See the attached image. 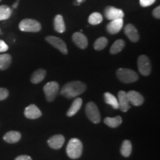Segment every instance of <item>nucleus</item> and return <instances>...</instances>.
<instances>
[{
	"mask_svg": "<svg viewBox=\"0 0 160 160\" xmlns=\"http://www.w3.org/2000/svg\"><path fill=\"white\" fill-rule=\"evenodd\" d=\"M85 91L86 85L85 83L80 81H74L65 84L60 91V93L68 99H72L83 93Z\"/></svg>",
	"mask_w": 160,
	"mask_h": 160,
	"instance_id": "1",
	"label": "nucleus"
},
{
	"mask_svg": "<svg viewBox=\"0 0 160 160\" xmlns=\"http://www.w3.org/2000/svg\"><path fill=\"white\" fill-rule=\"evenodd\" d=\"M83 145L82 142L77 138H72L70 139L67 148H66V152L68 157L71 159H76L81 157L82 153Z\"/></svg>",
	"mask_w": 160,
	"mask_h": 160,
	"instance_id": "2",
	"label": "nucleus"
},
{
	"mask_svg": "<svg viewBox=\"0 0 160 160\" xmlns=\"http://www.w3.org/2000/svg\"><path fill=\"white\" fill-rule=\"evenodd\" d=\"M117 76L120 82L123 83L135 82L139 79L138 74L135 71L128 68H119L117 71Z\"/></svg>",
	"mask_w": 160,
	"mask_h": 160,
	"instance_id": "3",
	"label": "nucleus"
},
{
	"mask_svg": "<svg viewBox=\"0 0 160 160\" xmlns=\"http://www.w3.org/2000/svg\"><path fill=\"white\" fill-rule=\"evenodd\" d=\"M19 28L23 32H33L37 33L41 31V25L39 22L32 19H25L20 22Z\"/></svg>",
	"mask_w": 160,
	"mask_h": 160,
	"instance_id": "4",
	"label": "nucleus"
},
{
	"mask_svg": "<svg viewBox=\"0 0 160 160\" xmlns=\"http://www.w3.org/2000/svg\"><path fill=\"white\" fill-rule=\"evenodd\" d=\"M85 113L88 118L92 122L98 124L101 121V115H100L99 111L97 105L93 102H89L86 105Z\"/></svg>",
	"mask_w": 160,
	"mask_h": 160,
	"instance_id": "5",
	"label": "nucleus"
},
{
	"mask_svg": "<svg viewBox=\"0 0 160 160\" xmlns=\"http://www.w3.org/2000/svg\"><path fill=\"white\" fill-rule=\"evenodd\" d=\"M59 89V84L57 82H50L46 84L43 88L46 99L50 102H53L57 97Z\"/></svg>",
	"mask_w": 160,
	"mask_h": 160,
	"instance_id": "6",
	"label": "nucleus"
},
{
	"mask_svg": "<svg viewBox=\"0 0 160 160\" xmlns=\"http://www.w3.org/2000/svg\"><path fill=\"white\" fill-rule=\"evenodd\" d=\"M138 69L142 76L147 77L151 72V64L149 58L145 55H141L138 58Z\"/></svg>",
	"mask_w": 160,
	"mask_h": 160,
	"instance_id": "7",
	"label": "nucleus"
},
{
	"mask_svg": "<svg viewBox=\"0 0 160 160\" xmlns=\"http://www.w3.org/2000/svg\"><path fill=\"white\" fill-rule=\"evenodd\" d=\"M46 41L49 44H51L52 46L56 48L59 50L63 54H67L68 53V49L67 45L65 42L62 39H59L57 37H53V36H48L46 37Z\"/></svg>",
	"mask_w": 160,
	"mask_h": 160,
	"instance_id": "8",
	"label": "nucleus"
},
{
	"mask_svg": "<svg viewBox=\"0 0 160 160\" xmlns=\"http://www.w3.org/2000/svg\"><path fill=\"white\" fill-rule=\"evenodd\" d=\"M105 16L106 19L110 21L117 19H122L124 17V12L122 10L118 9L113 6H108L105 10Z\"/></svg>",
	"mask_w": 160,
	"mask_h": 160,
	"instance_id": "9",
	"label": "nucleus"
},
{
	"mask_svg": "<svg viewBox=\"0 0 160 160\" xmlns=\"http://www.w3.org/2000/svg\"><path fill=\"white\" fill-rule=\"evenodd\" d=\"M118 102H119V108L122 112H126L131 108L130 102L128 98L127 93L124 91H120L118 93Z\"/></svg>",
	"mask_w": 160,
	"mask_h": 160,
	"instance_id": "10",
	"label": "nucleus"
},
{
	"mask_svg": "<svg viewBox=\"0 0 160 160\" xmlns=\"http://www.w3.org/2000/svg\"><path fill=\"white\" fill-rule=\"evenodd\" d=\"M24 114H25V117L28 118V119H36L41 117L42 113L41 111H40L37 105L32 104V105H30L27 108H25Z\"/></svg>",
	"mask_w": 160,
	"mask_h": 160,
	"instance_id": "11",
	"label": "nucleus"
},
{
	"mask_svg": "<svg viewBox=\"0 0 160 160\" xmlns=\"http://www.w3.org/2000/svg\"><path fill=\"white\" fill-rule=\"evenodd\" d=\"M72 39L78 48L81 49H85L88 47V42L87 37H85L83 33L81 32H76L72 36Z\"/></svg>",
	"mask_w": 160,
	"mask_h": 160,
	"instance_id": "12",
	"label": "nucleus"
},
{
	"mask_svg": "<svg viewBox=\"0 0 160 160\" xmlns=\"http://www.w3.org/2000/svg\"><path fill=\"white\" fill-rule=\"evenodd\" d=\"M123 27V19H117L111 20L107 25V31L111 34H116L121 31Z\"/></svg>",
	"mask_w": 160,
	"mask_h": 160,
	"instance_id": "13",
	"label": "nucleus"
},
{
	"mask_svg": "<svg viewBox=\"0 0 160 160\" xmlns=\"http://www.w3.org/2000/svg\"><path fill=\"white\" fill-rule=\"evenodd\" d=\"M130 103L134 106H140L144 102V97L141 93L136 91H130L127 93Z\"/></svg>",
	"mask_w": 160,
	"mask_h": 160,
	"instance_id": "14",
	"label": "nucleus"
},
{
	"mask_svg": "<svg viewBox=\"0 0 160 160\" xmlns=\"http://www.w3.org/2000/svg\"><path fill=\"white\" fill-rule=\"evenodd\" d=\"M65 143V137L62 135H55L48 140V144L51 148L58 150L62 147Z\"/></svg>",
	"mask_w": 160,
	"mask_h": 160,
	"instance_id": "15",
	"label": "nucleus"
},
{
	"mask_svg": "<svg viewBox=\"0 0 160 160\" xmlns=\"http://www.w3.org/2000/svg\"><path fill=\"white\" fill-rule=\"evenodd\" d=\"M125 33L133 42H137L139 39V35L137 28L132 24H128L125 28Z\"/></svg>",
	"mask_w": 160,
	"mask_h": 160,
	"instance_id": "16",
	"label": "nucleus"
},
{
	"mask_svg": "<svg viewBox=\"0 0 160 160\" xmlns=\"http://www.w3.org/2000/svg\"><path fill=\"white\" fill-rule=\"evenodd\" d=\"M21 137L22 135L19 131H11L7 132L5 134V136H4L3 139L6 142L13 144L18 142L21 139Z\"/></svg>",
	"mask_w": 160,
	"mask_h": 160,
	"instance_id": "17",
	"label": "nucleus"
},
{
	"mask_svg": "<svg viewBox=\"0 0 160 160\" xmlns=\"http://www.w3.org/2000/svg\"><path fill=\"white\" fill-rule=\"evenodd\" d=\"M82 104V99L81 98H77L73 102L71 106L67 112L68 117H73V116H74L79 111V109L81 108Z\"/></svg>",
	"mask_w": 160,
	"mask_h": 160,
	"instance_id": "18",
	"label": "nucleus"
},
{
	"mask_svg": "<svg viewBox=\"0 0 160 160\" xmlns=\"http://www.w3.org/2000/svg\"><path fill=\"white\" fill-rule=\"evenodd\" d=\"M46 76V71L44 69H38L33 73L31 76V82L33 84H38L42 82Z\"/></svg>",
	"mask_w": 160,
	"mask_h": 160,
	"instance_id": "19",
	"label": "nucleus"
},
{
	"mask_svg": "<svg viewBox=\"0 0 160 160\" xmlns=\"http://www.w3.org/2000/svg\"><path fill=\"white\" fill-rule=\"evenodd\" d=\"M54 29L58 33H62L65 31L66 28L62 16L57 15L54 18Z\"/></svg>",
	"mask_w": 160,
	"mask_h": 160,
	"instance_id": "20",
	"label": "nucleus"
},
{
	"mask_svg": "<svg viewBox=\"0 0 160 160\" xmlns=\"http://www.w3.org/2000/svg\"><path fill=\"white\" fill-rule=\"evenodd\" d=\"M12 62L11 56L8 53H4L0 55V70L5 71L11 65Z\"/></svg>",
	"mask_w": 160,
	"mask_h": 160,
	"instance_id": "21",
	"label": "nucleus"
},
{
	"mask_svg": "<svg viewBox=\"0 0 160 160\" xmlns=\"http://www.w3.org/2000/svg\"><path fill=\"white\" fill-rule=\"evenodd\" d=\"M104 122H105V125L108 126V127L115 128L119 127L121 125L122 122V117L120 116H117V117L113 118L106 117L104 119Z\"/></svg>",
	"mask_w": 160,
	"mask_h": 160,
	"instance_id": "22",
	"label": "nucleus"
},
{
	"mask_svg": "<svg viewBox=\"0 0 160 160\" xmlns=\"http://www.w3.org/2000/svg\"><path fill=\"white\" fill-rule=\"evenodd\" d=\"M104 98H105V102L108 105H111L113 107V108L114 109H119V102H118L117 98L115 97L114 95H113L111 93H105L104 94Z\"/></svg>",
	"mask_w": 160,
	"mask_h": 160,
	"instance_id": "23",
	"label": "nucleus"
},
{
	"mask_svg": "<svg viewBox=\"0 0 160 160\" xmlns=\"http://www.w3.org/2000/svg\"><path fill=\"white\" fill-rule=\"evenodd\" d=\"M125 45V41L122 39H118L111 46V49H110V53L111 54H117V53H119L120 51H122Z\"/></svg>",
	"mask_w": 160,
	"mask_h": 160,
	"instance_id": "24",
	"label": "nucleus"
},
{
	"mask_svg": "<svg viewBox=\"0 0 160 160\" xmlns=\"http://www.w3.org/2000/svg\"><path fill=\"white\" fill-rule=\"evenodd\" d=\"M132 152V144L129 140H125L122 144L121 153L123 157H129Z\"/></svg>",
	"mask_w": 160,
	"mask_h": 160,
	"instance_id": "25",
	"label": "nucleus"
},
{
	"mask_svg": "<svg viewBox=\"0 0 160 160\" xmlns=\"http://www.w3.org/2000/svg\"><path fill=\"white\" fill-rule=\"evenodd\" d=\"M12 14V9L8 5L0 6V21L9 19Z\"/></svg>",
	"mask_w": 160,
	"mask_h": 160,
	"instance_id": "26",
	"label": "nucleus"
},
{
	"mask_svg": "<svg viewBox=\"0 0 160 160\" xmlns=\"http://www.w3.org/2000/svg\"><path fill=\"white\" fill-rule=\"evenodd\" d=\"M102 19L103 17L101 13H98V12H94L89 16L88 22L92 25H97L101 23L102 22Z\"/></svg>",
	"mask_w": 160,
	"mask_h": 160,
	"instance_id": "27",
	"label": "nucleus"
},
{
	"mask_svg": "<svg viewBox=\"0 0 160 160\" xmlns=\"http://www.w3.org/2000/svg\"><path fill=\"white\" fill-rule=\"evenodd\" d=\"M108 43V41L105 37H99L95 41L93 47L97 51H102L107 46Z\"/></svg>",
	"mask_w": 160,
	"mask_h": 160,
	"instance_id": "28",
	"label": "nucleus"
},
{
	"mask_svg": "<svg viewBox=\"0 0 160 160\" xmlns=\"http://www.w3.org/2000/svg\"><path fill=\"white\" fill-rule=\"evenodd\" d=\"M9 96V91L4 88H0V101H2L8 98Z\"/></svg>",
	"mask_w": 160,
	"mask_h": 160,
	"instance_id": "29",
	"label": "nucleus"
},
{
	"mask_svg": "<svg viewBox=\"0 0 160 160\" xmlns=\"http://www.w3.org/2000/svg\"><path fill=\"white\" fill-rule=\"evenodd\" d=\"M156 2V0H140L139 4L142 7H148L153 5Z\"/></svg>",
	"mask_w": 160,
	"mask_h": 160,
	"instance_id": "30",
	"label": "nucleus"
},
{
	"mask_svg": "<svg viewBox=\"0 0 160 160\" xmlns=\"http://www.w3.org/2000/svg\"><path fill=\"white\" fill-rule=\"evenodd\" d=\"M8 50V45L3 40H0V53L7 51Z\"/></svg>",
	"mask_w": 160,
	"mask_h": 160,
	"instance_id": "31",
	"label": "nucleus"
},
{
	"mask_svg": "<svg viewBox=\"0 0 160 160\" xmlns=\"http://www.w3.org/2000/svg\"><path fill=\"white\" fill-rule=\"evenodd\" d=\"M153 16L156 19H159L160 18V7L158 6V7L156 8L153 11Z\"/></svg>",
	"mask_w": 160,
	"mask_h": 160,
	"instance_id": "32",
	"label": "nucleus"
},
{
	"mask_svg": "<svg viewBox=\"0 0 160 160\" xmlns=\"http://www.w3.org/2000/svg\"><path fill=\"white\" fill-rule=\"evenodd\" d=\"M15 160H32L31 157L28 155H21L16 158Z\"/></svg>",
	"mask_w": 160,
	"mask_h": 160,
	"instance_id": "33",
	"label": "nucleus"
},
{
	"mask_svg": "<svg viewBox=\"0 0 160 160\" xmlns=\"http://www.w3.org/2000/svg\"><path fill=\"white\" fill-rule=\"evenodd\" d=\"M19 0H17V1L14 4H13V8H17L18 7V5H19Z\"/></svg>",
	"mask_w": 160,
	"mask_h": 160,
	"instance_id": "34",
	"label": "nucleus"
},
{
	"mask_svg": "<svg viewBox=\"0 0 160 160\" xmlns=\"http://www.w3.org/2000/svg\"><path fill=\"white\" fill-rule=\"evenodd\" d=\"M83 2V0H77V2H75V5H80V3H82Z\"/></svg>",
	"mask_w": 160,
	"mask_h": 160,
	"instance_id": "35",
	"label": "nucleus"
},
{
	"mask_svg": "<svg viewBox=\"0 0 160 160\" xmlns=\"http://www.w3.org/2000/svg\"><path fill=\"white\" fill-rule=\"evenodd\" d=\"M2 1V0H0V2H1Z\"/></svg>",
	"mask_w": 160,
	"mask_h": 160,
	"instance_id": "36",
	"label": "nucleus"
}]
</instances>
